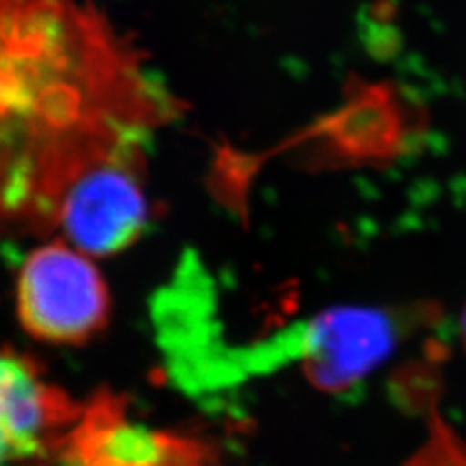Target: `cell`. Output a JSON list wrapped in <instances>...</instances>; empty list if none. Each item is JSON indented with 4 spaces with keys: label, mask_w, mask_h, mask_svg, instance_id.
<instances>
[{
    "label": "cell",
    "mask_w": 466,
    "mask_h": 466,
    "mask_svg": "<svg viewBox=\"0 0 466 466\" xmlns=\"http://www.w3.org/2000/svg\"><path fill=\"white\" fill-rule=\"evenodd\" d=\"M179 111L94 0H0V238L56 233L87 175L146 166Z\"/></svg>",
    "instance_id": "obj_1"
},
{
    "label": "cell",
    "mask_w": 466,
    "mask_h": 466,
    "mask_svg": "<svg viewBox=\"0 0 466 466\" xmlns=\"http://www.w3.org/2000/svg\"><path fill=\"white\" fill-rule=\"evenodd\" d=\"M111 298L92 257L63 239L29 253L18 270L16 311L35 340L82 344L106 329Z\"/></svg>",
    "instance_id": "obj_2"
},
{
    "label": "cell",
    "mask_w": 466,
    "mask_h": 466,
    "mask_svg": "<svg viewBox=\"0 0 466 466\" xmlns=\"http://www.w3.org/2000/svg\"><path fill=\"white\" fill-rule=\"evenodd\" d=\"M58 466H226L220 451L193 435L150 430L113 395L84 404Z\"/></svg>",
    "instance_id": "obj_3"
},
{
    "label": "cell",
    "mask_w": 466,
    "mask_h": 466,
    "mask_svg": "<svg viewBox=\"0 0 466 466\" xmlns=\"http://www.w3.org/2000/svg\"><path fill=\"white\" fill-rule=\"evenodd\" d=\"M82 410L32 360L0 352V466H58Z\"/></svg>",
    "instance_id": "obj_4"
},
{
    "label": "cell",
    "mask_w": 466,
    "mask_h": 466,
    "mask_svg": "<svg viewBox=\"0 0 466 466\" xmlns=\"http://www.w3.org/2000/svg\"><path fill=\"white\" fill-rule=\"evenodd\" d=\"M402 320L379 309H339L313 319L296 334V358L309 381L329 392L352 389L390 356Z\"/></svg>",
    "instance_id": "obj_5"
},
{
    "label": "cell",
    "mask_w": 466,
    "mask_h": 466,
    "mask_svg": "<svg viewBox=\"0 0 466 466\" xmlns=\"http://www.w3.org/2000/svg\"><path fill=\"white\" fill-rule=\"evenodd\" d=\"M144 175L142 164H115L87 175L61 210V239L90 257L115 255L133 245L148 224Z\"/></svg>",
    "instance_id": "obj_6"
},
{
    "label": "cell",
    "mask_w": 466,
    "mask_h": 466,
    "mask_svg": "<svg viewBox=\"0 0 466 466\" xmlns=\"http://www.w3.org/2000/svg\"><path fill=\"white\" fill-rule=\"evenodd\" d=\"M406 466H466V449L459 437L435 418L428 443Z\"/></svg>",
    "instance_id": "obj_7"
},
{
    "label": "cell",
    "mask_w": 466,
    "mask_h": 466,
    "mask_svg": "<svg viewBox=\"0 0 466 466\" xmlns=\"http://www.w3.org/2000/svg\"><path fill=\"white\" fill-rule=\"evenodd\" d=\"M462 329H464V342H466V313H464V325H462Z\"/></svg>",
    "instance_id": "obj_8"
}]
</instances>
